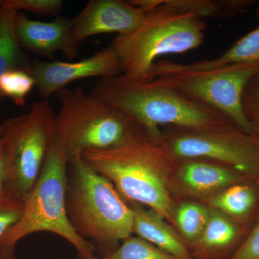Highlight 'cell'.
Returning <instances> with one entry per match:
<instances>
[{
	"label": "cell",
	"instance_id": "52a82bcc",
	"mask_svg": "<svg viewBox=\"0 0 259 259\" xmlns=\"http://www.w3.org/2000/svg\"><path fill=\"white\" fill-rule=\"evenodd\" d=\"M54 110L49 99L32 104L30 112L0 124L7 197L25 202L35 187L54 138Z\"/></svg>",
	"mask_w": 259,
	"mask_h": 259
},
{
	"label": "cell",
	"instance_id": "1f68e13d",
	"mask_svg": "<svg viewBox=\"0 0 259 259\" xmlns=\"http://www.w3.org/2000/svg\"><path fill=\"white\" fill-rule=\"evenodd\" d=\"M95 259H100V258H97V257H96V258H95Z\"/></svg>",
	"mask_w": 259,
	"mask_h": 259
},
{
	"label": "cell",
	"instance_id": "d4e9b609",
	"mask_svg": "<svg viewBox=\"0 0 259 259\" xmlns=\"http://www.w3.org/2000/svg\"><path fill=\"white\" fill-rule=\"evenodd\" d=\"M229 259H259V213L249 235Z\"/></svg>",
	"mask_w": 259,
	"mask_h": 259
},
{
	"label": "cell",
	"instance_id": "7402d4cb",
	"mask_svg": "<svg viewBox=\"0 0 259 259\" xmlns=\"http://www.w3.org/2000/svg\"><path fill=\"white\" fill-rule=\"evenodd\" d=\"M102 259H178L140 237L130 236L110 255Z\"/></svg>",
	"mask_w": 259,
	"mask_h": 259
},
{
	"label": "cell",
	"instance_id": "5b68a950",
	"mask_svg": "<svg viewBox=\"0 0 259 259\" xmlns=\"http://www.w3.org/2000/svg\"><path fill=\"white\" fill-rule=\"evenodd\" d=\"M67 158L53 139L40 176L24 202L18 222L0 239V259H15V248L25 237L47 231L64 238L77 250L80 259H95V248L80 237L66 214Z\"/></svg>",
	"mask_w": 259,
	"mask_h": 259
},
{
	"label": "cell",
	"instance_id": "277c9868",
	"mask_svg": "<svg viewBox=\"0 0 259 259\" xmlns=\"http://www.w3.org/2000/svg\"><path fill=\"white\" fill-rule=\"evenodd\" d=\"M148 8L134 31L110 44L120 62L122 74L141 81H150V73L160 56L182 54L202 45L207 25L192 13L180 11L163 0H145Z\"/></svg>",
	"mask_w": 259,
	"mask_h": 259
},
{
	"label": "cell",
	"instance_id": "cb8c5ba5",
	"mask_svg": "<svg viewBox=\"0 0 259 259\" xmlns=\"http://www.w3.org/2000/svg\"><path fill=\"white\" fill-rule=\"evenodd\" d=\"M24 209V202L4 196L0 198V239L18 222Z\"/></svg>",
	"mask_w": 259,
	"mask_h": 259
},
{
	"label": "cell",
	"instance_id": "484cf974",
	"mask_svg": "<svg viewBox=\"0 0 259 259\" xmlns=\"http://www.w3.org/2000/svg\"><path fill=\"white\" fill-rule=\"evenodd\" d=\"M245 112L248 119L253 125V134L252 138L254 140L255 144L259 148V110L253 107H245Z\"/></svg>",
	"mask_w": 259,
	"mask_h": 259
},
{
	"label": "cell",
	"instance_id": "6da1fadb",
	"mask_svg": "<svg viewBox=\"0 0 259 259\" xmlns=\"http://www.w3.org/2000/svg\"><path fill=\"white\" fill-rule=\"evenodd\" d=\"M81 156L95 171L111 181L126 202L148 206L174 225L178 204L174 177L180 161L162 138L153 137L133 122L120 144L88 150Z\"/></svg>",
	"mask_w": 259,
	"mask_h": 259
},
{
	"label": "cell",
	"instance_id": "9c48e42d",
	"mask_svg": "<svg viewBox=\"0 0 259 259\" xmlns=\"http://www.w3.org/2000/svg\"><path fill=\"white\" fill-rule=\"evenodd\" d=\"M162 140L180 161L203 160L233 168L250 180L259 175V148L250 135L228 122L205 129L167 127Z\"/></svg>",
	"mask_w": 259,
	"mask_h": 259
},
{
	"label": "cell",
	"instance_id": "5bb4252c",
	"mask_svg": "<svg viewBox=\"0 0 259 259\" xmlns=\"http://www.w3.org/2000/svg\"><path fill=\"white\" fill-rule=\"evenodd\" d=\"M244 229L224 213L211 208L207 226L191 254L193 258L229 259L243 242Z\"/></svg>",
	"mask_w": 259,
	"mask_h": 259
},
{
	"label": "cell",
	"instance_id": "4316f807",
	"mask_svg": "<svg viewBox=\"0 0 259 259\" xmlns=\"http://www.w3.org/2000/svg\"><path fill=\"white\" fill-rule=\"evenodd\" d=\"M255 91L254 95H253L251 98V101L248 104V107H253V108L258 109L259 110V76L255 78Z\"/></svg>",
	"mask_w": 259,
	"mask_h": 259
},
{
	"label": "cell",
	"instance_id": "d6a6232c",
	"mask_svg": "<svg viewBox=\"0 0 259 259\" xmlns=\"http://www.w3.org/2000/svg\"><path fill=\"white\" fill-rule=\"evenodd\" d=\"M0 124H1V123H0Z\"/></svg>",
	"mask_w": 259,
	"mask_h": 259
},
{
	"label": "cell",
	"instance_id": "603a6c76",
	"mask_svg": "<svg viewBox=\"0 0 259 259\" xmlns=\"http://www.w3.org/2000/svg\"><path fill=\"white\" fill-rule=\"evenodd\" d=\"M0 7L18 12L25 10L42 16H59L64 7L62 0H2Z\"/></svg>",
	"mask_w": 259,
	"mask_h": 259
},
{
	"label": "cell",
	"instance_id": "ffe728a7",
	"mask_svg": "<svg viewBox=\"0 0 259 259\" xmlns=\"http://www.w3.org/2000/svg\"><path fill=\"white\" fill-rule=\"evenodd\" d=\"M167 5L201 19L228 18L243 13L253 2L245 0H163Z\"/></svg>",
	"mask_w": 259,
	"mask_h": 259
},
{
	"label": "cell",
	"instance_id": "f546056e",
	"mask_svg": "<svg viewBox=\"0 0 259 259\" xmlns=\"http://www.w3.org/2000/svg\"><path fill=\"white\" fill-rule=\"evenodd\" d=\"M257 17L259 18V7L258 8V10H257Z\"/></svg>",
	"mask_w": 259,
	"mask_h": 259
},
{
	"label": "cell",
	"instance_id": "9a60e30c",
	"mask_svg": "<svg viewBox=\"0 0 259 259\" xmlns=\"http://www.w3.org/2000/svg\"><path fill=\"white\" fill-rule=\"evenodd\" d=\"M133 211V233L178 259H193L176 228L153 209L130 203Z\"/></svg>",
	"mask_w": 259,
	"mask_h": 259
},
{
	"label": "cell",
	"instance_id": "7c38bea8",
	"mask_svg": "<svg viewBox=\"0 0 259 259\" xmlns=\"http://www.w3.org/2000/svg\"><path fill=\"white\" fill-rule=\"evenodd\" d=\"M250 180L236 170L219 163L184 160L180 161L175 172L174 187L178 199L189 197L205 204L230 186Z\"/></svg>",
	"mask_w": 259,
	"mask_h": 259
},
{
	"label": "cell",
	"instance_id": "f1b7e54d",
	"mask_svg": "<svg viewBox=\"0 0 259 259\" xmlns=\"http://www.w3.org/2000/svg\"><path fill=\"white\" fill-rule=\"evenodd\" d=\"M255 182L256 183L257 186H258L259 190V175L258 177H257V178L255 179Z\"/></svg>",
	"mask_w": 259,
	"mask_h": 259
},
{
	"label": "cell",
	"instance_id": "7a4b0ae2",
	"mask_svg": "<svg viewBox=\"0 0 259 259\" xmlns=\"http://www.w3.org/2000/svg\"><path fill=\"white\" fill-rule=\"evenodd\" d=\"M66 214L76 233L102 258L132 234L133 211L112 182L76 156L66 170Z\"/></svg>",
	"mask_w": 259,
	"mask_h": 259
},
{
	"label": "cell",
	"instance_id": "30bf717a",
	"mask_svg": "<svg viewBox=\"0 0 259 259\" xmlns=\"http://www.w3.org/2000/svg\"><path fill=\"white\" fill-rule=\"evenodd\" d=\"M29 71L42 99H49L76 80L103 79L122 74L118 58L110 46L78 61H35Z\"/></svg>",
	"mask_w": 259,
	"mask_h": 259
},
{
	"label": "cell",
	"instance_id": "4dcf8cb0",
	"mask_svg": "<svg viewBox=\"0 0 259 259\" xmlns=\"http://www.w3.org/2000/svg\"><path fill=\"white\" fill-rule=\"evenodd\" d=\"M193 259H202V258H194Z\"/></svg>",
	"mask_w": 259,
	"mask_h": 259
},
{
	"label": "cell",
	"instance_id": "8992f818",
	"mask_svg": "<svg viewBox=\"0 0 259 259\" xmlns=\"http://www.w3.org/2000/svg\"><path fill=\"white\" fill-rule=\"evenodd\" d=\"M258 76L259 63L192 70L182 64L163 61L153 65L150 81L155 79L170 87L251 136L253 125L245 112L243 95L249 83Z\"/></svg>",
	"mask_w": 259,
	"mask_h": 259
},
{
	"label": "cell",
	"instance_id": "83f0119b",
	"mask_svg": "<svg viewBox=\"0 0 259 259\" xmlns=\"http://www.w3.org/2000/svg\"><path fill=\"white\" fill-rule=\"evenodd\" d=\"M5 169L2 156L1 146H0V198L5 195L4 192Z\"/></svg>",
	"mask_w": 259,
	"mask_h": 259
},
{
	"label": "cell",
	"instance_id": "d6986e66",
	"mask_svg": "<svg viewBox=\"0 0 259 259\" xmlns=\"http://www.w3.org/2000/svg\"><path fill=\"white\" fill-rule=\"evenodd\" d=\"M18 12L0 7V78L15 69H30L15 31Z\"/></svg>",
	"mask_w": 259,
	"mask_h": 259
},
{
	"label": "cell",
	"instance_id": "3957f363",
	"mask_svg": "<svg viewBox=\"0 0 259 259\" xmlns=\"http://www.w3.org/2000/svg\"><path fill=\"white\" fill-rule=\"evenodd\" d=\"M89 93L157 139L162 138L161 127L205 129L230 122L155 79L138 81L123 74L103 78Z\"/></svg>",
	"mask_w": 259,
	"mask_h": 259
},
{
	"label": "cell",
	"instance_id": "2e32d148",
	"mask_svg": "<svg viewBox=\"0 0 259 259\" xmlns=\"http://www.w3.org/2000/svg\"><path fill=\"white\" fill-rule=\"evenodd\" d=\"M258 200V186L255 181L250 180L230 186L205 204L243 226L254 212Z\"/></svg>",
	"mask_w": 259,
	"mask_h": 259
},
{
	"label": "cell",
	"instance_id": "e0dca14e",
	"mask_svg": "<svg viewBox=\"0 0 259 259\" xmlns=\"http://www.w3.org/2000/svg\"><path fill=\"white\" fill-rule=\"evenodd\" d=\"M211 208L195 201H183L177 204L174 227L190 250L197 244L208 223Z\"/></svg>",
	"mask_w": 259,
	"mask_h": 259
},
{
	"label": "cell",
	"instance_id": "4fadbf2b",
	"mask_svg": "<svg viewBox=\"0 0 259 259\" xmlns=\"http://www.w3.org/2000/svg\"><path fill=\"white\" fill-rule=\"evenodd\" d=\"M73 25L74 18L64 16L42 22L18 13L15 18L17 38L22 49L49 59H53L57 51L69 59L77 55L79 44L71 34Z\"/></svg>",
	"mask_w": 259,
	"mask_h": 259
},
{
	"label": "cell",
	"instance_id": "ac0fdd59",
	"mask_svg": "<svg viewBox=\"0 0 259 259\" xmlns=\"http://www.w3.org/2000/svg\"><path fill=\"white\" fill-rule=\"evenodd\" d=\"M253 63H259V27L242 37L221 56L184 66L192 70H208L228 65Z\"/></svg>",
	"mask_w": 259,
	"mask_h": 259
},
{
	"label": "cell",
	"instance_id": "8fae6325",
	"mask_svg": "<svg viewBox=\"0 0 259 259\" xmlns=\"http://www.w3.org/2000/svg\"><path fill=\"white\" fill-rule=\"evenodd\" d=\"M146 11L123 0H90L74 18L71 34L79 44L101 34L126 35L134 31Z\"/></svg>",
	"mask_w": 259,
	"mask_h": 259
},
{
	"label": "cell",
	"instance_id": "ba28073f",
	"mask_svg": "<svg viewBox=\"0 0 259 259\" xmlns=\"http://www.w3.org/2000/svg\"><path fill=\"white\" fill-rule=\"evenodd\" d=\"M56 95L61 107L54 117L53 139L68 161L88 150L115 147L132 127L124 114L81 87L64 88Z\"/></svg>",
	"mask_w": 259,
	"mask_h": 259
},
{
	"label": "cell",
	"instance_id": "44dd1931",
	"mask_svg": "<svg viewBox=\"0 0 259 259\" xmlns=\"http://www.w3.org/2000/svg\"><path fill=\"white\" fill-rule=\"evenodd\" d=\"M35 86L36 83L29 70H10L0 78V95L9 97L15 105L23 107L27 97Z\"/></svg>",
	"mask_w": 259,
	"mask_h": 259
}]
</instances>
